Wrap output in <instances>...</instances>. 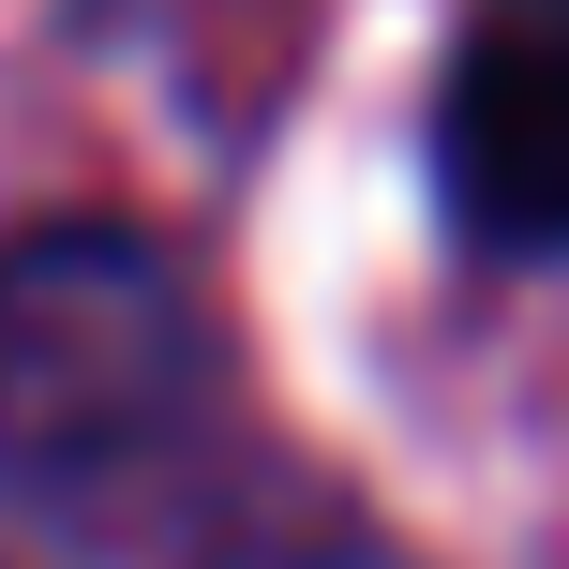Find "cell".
Returning a JSON list of instances; mask_svg holds the SVG:
<instances>
[{
  "mask_svg": "<svg viewBox=\"0 0 569 569\" xmlns=\"http://www.w3.org/2000/svg\"><path fill=\"white\" fill-rule=\"evenodd\" d=\"M480 16H555V30H569V0H480Z\"/></svg>",
  "mask_w": 569,
  "mask_h": 569,
  "instance_id": "4",
  "label": "cell"
},
{
  "mask_svg": "<svg viewBox=\"0 0 569 569\" xmlns=\"http://www.w3.org/2000/svg\"><path fill=\"white\" fill-rule=\"evenodd\" d=\"M210 420V330L166 240L106 226H16L0 240V495L30 510H120L196 450Z\"/></svg>",
  "mask_w": 569,
  "mask_h": 569,
  "instance_id": "1",
  "label": "cell"
},
{
  "mask_svg": "<svg viewBox=\"0 0 569 569\" xmlns=\"http://www.w3.org/2000/svg\"><path fill=\"white\" fill-rule=\"evenodd\" d=\"M435 166L480 256H569V30L555 16H480L450 60Z\"/></svg>",
  "mask_w": 569,
  "mask_h": 569,
  "instance_id": "2",
  "label": "cell"
},
{
  "mask_svg": "<svg viewBox=\"0 0 569 569\" xmlns=\"http://www.w3.org/2000/svg\"><path fill=\"white\" fill-rule=\"evenodd\" d=\"M196 569H420L390 540V525L360 510L345 480H315V465H270V480H240L226 510H210Z\"/></svg>",
  "mask_w": 569,
  "mask_h": 569,
  "instance_id": "3",
  "label": "cell"
}]
</instances>
